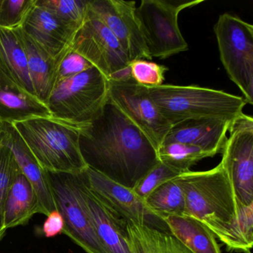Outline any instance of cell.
I'll return each instance as SVG.
<instances>
[{"mask_svg":"<svg viewBox=\"0 0 253 253\" xmlns=\"http://www.w3.org/2000/svg\"><path fill=\"white\" fill-rule=\"evenodd\" d=\"M80 148L88 168L130 189L159 161L150 140L109 98L101 115L82 127Z\"/></svg>","mask_w":253,"mask_h":253,"instance_id":"1","label":"cell"},{"mask_svg":"<svg viewBox=\"0 0 253 253\" xmlns=\"http://www.w3.org/2000/svg\"><path fill=\"white\" fill-rule=\"evenodd\" d=\"M177 180L184 192L186 215L205 225L228 251L236 252L235 226L239 204L221 163L207 171L190 170Z\"/></svg>","mask_w":253,"mask_h":253,"instance_id":"2","label":"cell"},{"mask_svg":"<svg viewBox=\"0 0 253 253\" xmlns=\"http://www.w3.org/2000/svg\"><path fill=\"white\" fill-rule=\"evenodd\" d=\"M12 124L45 171L79 174L88 168L80 148L84 125L53 116L38 117Z\"/></svg>","mask_w":253,"mask_h":253,"instance_id":"3","label":"cell"},{"mask_svg":"<svg viewBox=\"0 0 253 253\" xmlns=\"http://www.w3.org/2000/svg\"><path fill=\"white\" fill-rule=\"evenodd\" d=\"M152 101L171 126L198 118L234 121L247 104L243 97L198 85L146 87Z\"/></svg>","mask_w":253,"mask_h":253,"instance_id":"4","label":"cell"},{"mask_svg":"<svg viewBox=\"0 0 253 253\" xmlns=\"http://www.w3.org/2000/svg\"><path fill=\"white\" fill-rule=\"evenodd\" d=\"M108 90L109 81L93 66L57 83L45 105L54 118L86 125L101 115Z\"/></svg>","mask_w":253,"mask_h":253,"instance_id":"5","label":"cell"},{"mask_svg":"<svg viewBox=\"0 0 253 253\" xmlns=\"http://www.w3.org/2000/svg\"><path fill=\"white\" fill-rule=\"evenodd\" d=\"M202 2L142 0L134 14L151 58L164 60L189 49L179 29L178 15Z\"/></svg>","mask_w":253,"mask_h":253,"instance_id":"6","label":"cell"},{"mask_svg":"<svg viewBox=\"0 0 253 253\" xmlns=\"http://www.w3.org/2000/svg\"><path fill=\"white\" fill-rule=\"evenodd\" d=\"M220 61L229 79L253 104V26L239 17L225 13L214 26Z\"/></svg>","mask_w":253,"mask_h":253,"instance_id":"7","label":"cell"},{"mask_svg":"<svg viewBox=\"0 0 253 253\" xmlns=\"http://www.w3.org/2000/svg\"><path fill=\"white\" fill-rule=\"evenodd\" d=\"M71 48L97 68L108 81L130 79V63L113 34L90 8Z\"/></svg>","mask_w":253,"mask_h":253,"instance_id":"8","label":"cell"},{"mask_svg":"<svg viewBox=\"0 0 253 253\" xmlns=\"http://www.w3.org/2000/svg\"><path fill=\"white\" fill-rule=\"evenodd\" d=\"M57 211L64 222L63 233L87 253H106L94 232L79 188V174L48 171Z\"/></svg>","mask_w":253,"mask_h":253,"instance_id":"9","label":"cell"},{"mask_svg":"<svg viewBox=\"0 0 253 253\" xmlns=\"http://www.w3.org/2000/svg\"><path fill=\"white\" fill-rule=\"evenodd\" d=\"M221 155L238 204H253V118L241 114L232 121Z\"/></svg>","mask_w":253,"mask_h":253,"instance_id":"10","label":"cell"},{"mask_svg":"<svg viewBox=\"0 0 253 253\" xmlns=\"http://www.w3.org/2000/svg\"><path fill=\"white\" fill-rule=\"evenodd\" d=\"M108 98L146 134L158 150L171 126L152 101L147 88L132 78L109 81Z\"/></svg>","mask_w":253,"mask_h":253,"instance_id":"11","label":"cell"},{"mask_svg":"<svg viewBox=\"0 0 253 253\" xmlns=\"http://www.w3.org/2000/svg\"><path fill=\"white\" fill-rule=\"evenodd\" d=\"M81 176L87 187L127 223L143 225L169 232L164 220L155 214L131 189L109 180L88 167L81 172Z\"/></svg>","mask_w":253,"mask_h":253,"instance_id":"12","label":"cell"},{"mask_svg":"<svg viewBox=\"0 0 253 253\" xmlns=\"http://www.w3.org/2000/svg\"><path fill=\"white\" fill-rule=\"evenodd\" d=\"M90 8L118 40L129 63L151 60L136 19V2L90 0Z\"/></svg>","mask_w":253,"mask_h":253,"instance_id":"13","label":"cell"},{"mask_svg":"<svg viewBox=\"0 0 253 253\" xmlns=\"http://www.w3.org/2000/svg\"><path fill=\"white\" fill-rule=\"evenodd\" d=\"M79 188L94 232L106 253H131L127 223L108 208L88 187L79 174Z\"/></svg>","mask_w":253,"mask_h":253,"instance_id":"14","label":"cell"},{"mask_svg":"<svg viewBox=\"0 0 253 253\" xmlns=\"http://www.w3.org/2000/svg\"><path fill=\"white\" fill-rule=\"evenodd\" d=\"M0 142L9 147L22 172L33 186L41 203L42 214L48 216L57 211L48 171L40 165L12 124L0 123Z\"/></svg>","mask_w":253,"mask_h":253,"instance_id":"15","label":"cell"},{"mask_svg":"<svg viewBox=\"0 0 253 253\" xmlns=\"http://www.w3.org/2000/svg\"><path fill=\"white\" fill-rule=\"evenodd\" d=\"M21 28L55 60L70 46L78 32L40 5L38 0Z\"/></svg>","mask_w":253,"mask_h":253,"instance_id":"16","label":"cell"},{"mask_svg":"<svg viewBox=\"0 0 253 253\" xmlns=\"http://www.w3.org/2000/svg\"><path fill=\"white\" fill-rule=\"evenodd\" d=\"M232 121L220 118L188 120L172 126L162 144L180 143L201 148L214 157L221 154ZM161 144V145H162Z\"/></svg>","mask_w":253,"mask_h":253,"instance_id":"17","label":"cell"},{"mask_svg":"<svg viewBox=\"0 0 253 253\" xmlns=\"http://www.w3.org/2000/svg\"><path fill=\"white\" fill-rule=\"evenodd\" d=\"M46 105L23 89L0 69V123L51 117Z\"/></svg>","mask_w":253,"mask_h":253,"instance_id":"18","label":"cell"},{"mask_svg":"<svg viewBox=\"0 0 253 253\" xmlns=\"http://www.w3.org/2000/svg\"><path fill=\"white\" fill-rule=\"evenodd\" d=\"M27 57L28 69L36 97L46 104L56 84L57 62L21 27L17 28Z\"/></svg>","mask_w":253,"mask_h":253,"instance_id":"19","label":"cell"},{"mask_svg":"<svg viewBox=\"0 0 253 253\" xmlns=\"http://www.w3.org/2000/svg\"><path fill=\"white\" fill-rule=\"evenodd\" d=\"M42 214L41 203L33 186L21 171L7 196L4 207L3 229L27 224L35 214Z\"/></svg>","mask_w":253,"mask_h":253,"instance_id":"20","label":"cell"},{"mask_svg":"<svg viewBox=\"0 0 253 253\" xmlns=\"http://www.w3.org/2000/svg\"><path fill=\"white\" fill-rule=\"evenodd\" d=\"M0 69L17 85L36 97L29 76L26 51L16 29L0 27Z\"/></svg>","mask_w":253,"mask_h":253,"instance_id":"21","label":"cell"},{"mask_svg":"<svg viewBox=\"0 0 253 253\" xmlns=\"http://www.w3.org/2000/svg\"><path fill=\"white\" fill-rule=\"evenodd\" d=\"M174 235L192 253H221L214 234L201 222L189 215L161 217Z\"/></svg>","mask_w":253,"mask_h":253,"instance_id":"22","label":"cell"},{"mask_svg":"<svg viewBox=\"0 0 253 253\" xmlns=\"http://www.w3.org/2000/svg\"><path fill=\"white\" fill-rule=\"evenodd\" d=\"M131 253H192L170 232L127 223Z\"/></svg>","mask_w":253,"mask_h":253,"instance_id":"23","label":"cell"},{"mask_svg":"<svg viewBox=\"0 0 253 253\" xmlns=\"http://www.w3.org/2000/svg\"><path fill=\"white\" fill-rule=\"evenodd\" d=\"M177 177L161 185L144 200L146 206L160 217L186 214L184 192Z\"/></svg>","mask_w":253,"mask_h":253,"instance_id":"24","label":"cell"},{"mask_svg":"<svg viewBox=\"0 0 253 253\" xmlns=\"http://www.w3.org/2000/svg\"><path fill=\"white\" fill-rule=\"evenodd\" d=\"M157 153L159 161L182 174L190 171L191 167L201 160L212 157L201 148L180 143L162 144Z\"/></svg>","mask_w":253,"mask_h":253,"instance_id":"25","label":"cell"},{"mask_svg":"<svg viewBox=\"0 0 253 253\" xmlns=\"http://www.w3.org/2000/svg\"><path fill=\"white\" fill-rule=\"evenodd\" d=\"M38 2L78 32L85 23L90 0H38Z\"/></svg>","mask_w":253,"mask_h":253,"instance_id":"26","label":"cell"},{"mask_svg":"<svg viewBox=\"0 0 253 253\" xmlns=\"http://www.w3.org/2000/svg\"><path fill=\"white\" fill-rule=\"evenodd\" d=\"M20 171L11 149L0 142V232L4 230V207L7 196Z\"/></svg>","mask_w":253,"mask_h":253,"instance_id":"27","label":"cell"},{"mask_svg":"<svg viewBox=\"0 0 253 253\" xmlns=\"http://www.w3.org/2000/svg\"><path fill=\"white\" fill-rule=\"evenodd\" d=\"M182 173L158 161V164L144 176L131 190L140 199L144 201L159 186L180 175Z\"/></svg>","mask_w":253,"mask_h":253,"instance_id":"28","label":"cell"},{"mask_svg":"<svg viewBox=\"0 0 253 253\" xmlns=\"http://www.w3.org/2000/svg\"><path fill=\"white\" fill-rule=\"evenodd\" d=\"M36 0H0V27H21Z\"/></svg>","mask_w":253,"mask_h":253,"instance_id":"29","label":"cell"},{"mask_svg":"<svg viewBox=\"0 0 253 253\" xmlns=\"http://www.w3.org/2000/svg\"><path fill=\"white\" fill-rule=\"evenodd\" d=\"M131 77L139 85L156 87L163 85L169 69L146 60H137L130 63Z\"/></svg>","mask_w":253,"mask_h":253,"instance_id":"30","label":"cell"},{"mask_svg":"<svg viewBox=\"0 0 253 253\" xmlns=\"http://www.w3.org/2000/svg\"><path fill=\"white\" fill-rule=\"evenodd\" d=\"M236 252L251 253L253 245V204L238 206V218L235 226Z\"/></svg>","mask_w":253,"mask_h":253,"instance_id":"31","label":"cell"},{"mask_svg":"<svg viewBox=\"0 0 253 253\" xmlns=\"http://www.w3.org/2000/svg\"><path fill=\"white\" fill-rule=\"evenodd\" d=\"M56 62L55 85L60 81L72 78L93 67V65L89 61L74 51L71 45L59 56Z\"/></svg>","mask_w":253,"mask_h":253,"instance_id":"32","label":"cell"},{"mask_svg":"<svg viewBox=\"0 0 253 253\" xmlns=\"http://www.w3.org/2000/svg\"><path fill=\"white\" fill-rule=\"evenodd\" d=\"M64 222L63 217L57 211H54L47 216L42 226V232L47 238H52L63 233Z\"/></svg>","mask_w":253,"mask_h":253,"instance_id":"33","label":"cell"},{"mask_svg":"<svg viewBox=\"0 0 253 253\" xmlns=\"http://www.w3.org/2000/svg\"><path fill=\"white\" fill-rule=\"evenodd\" d=\"M6 231L7 230H5V229H4V230H2L1 232H0V241L3 239L4 237H5V232H6Z\"/></svg>","mask_w":253,"mask_h":253,"instance_id":"34","label":"cell"}]
</instances>
